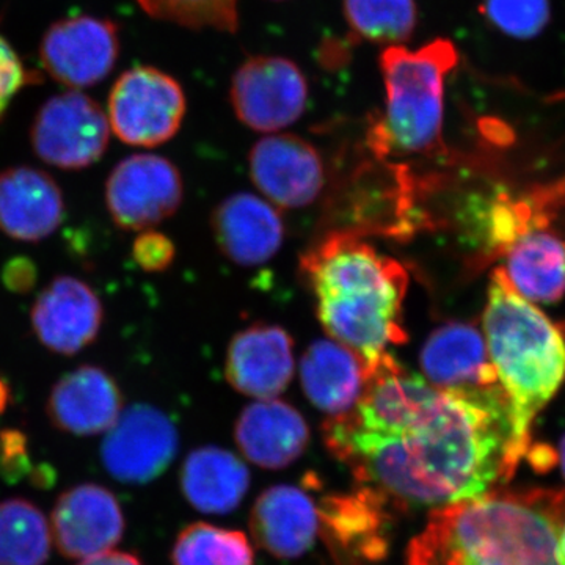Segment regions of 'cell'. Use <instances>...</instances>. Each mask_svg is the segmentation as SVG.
<instances>
[{"mask_svg": "<svg viewBox=\"0 0 565 565\" xmlns=\"http://www.w3.org/2000/svg\"><path fill=\"white\" fill-rule=\"evenodd\" d=\"M178 444V430L169 416L150 404L131 405L104 437V468L117 481L145 484L169 468Z\"/></svg>", "mask_w": 565, "mask_h": 565, "instance_id": "10", "label": "cell"}, {"mask_svg": "<svg viewBox=\"0 0 565 565\" xmlns=\"http://www.w3.org/2000/svg\"><path fill=\"white\" fill-rule=\"evenodd\" d=\"M177 248L166 234L145 230L132 244V258L147 273H162L172 266Z\"/></svg>", "mask_w": 565, "mask_h": 565, "instance_id": "31", "label": "cell"}, {"mask_svg": "<svg viewBox=\"0 0 565 565\" xmlns=\"http://www.w3.org/2000/svg\"><path fill=\"white\" fill-rule=\"evenodd\" d=\"M46 516L31 501L0 503V565H43L50 557Z\"/></svg>", "mask_w": 565, "mask_h": 565, "instance_id": "26", "label": "cell"}, {"mask_svg": "<svg viewBox=\"0 0 565 565\" xmlns=\"http://www.w3.org/2000/svg\"><path fill=\"white\" fill-rule=\"evenodd\" d=\"M3 282L13 292H29L35 286L36 267L28 258H14L2 273Z\"/></svg>", "mask_w": 565, "mask_h": 565, "instance_id": "33", "label": "cell"}, {"mask_svg": "<svg viewBox=\"0 0 565 565\" xmlns=\"http://www.w3.org/2000/svg\"><path fill=\"white\" fill-rule=\"evenodd\" d=\"M79 565H143L137 559L136 556L129 555V553L121 552H106L102 555L87 557L82 559Z\"/></svg>", "mask_w": 565, "mask_h": 565, "instance_id": "34", "label": "cell"}, {"mask_svg": "<svg viewBox=\"0 0 565 565\" xmlns=\"http://www.w3.org/2000/svg\"><path fill=\"white\" fill-rule=\"evenodd\" d=\"M125 519L106 487L82 484L58 498L52 512V534L63 555L73 559L110 552L120 542Z\"/></svg>", "mask_w": 565, "mask_h": 565, "instance_id": "14", "label": "cell"}, {"mask_svg": "<svg viewBox=\"0 0 565 565\" xmlns=\"http://www.w3.org/2000/svg\"><path fill=\"white\" fill-rule=\"evenodd\" d=\"M28 70L22 66L13 47L0 36V118L13 96L29 82Z\"/></svg>", "mask_w": 565, "mask_h": 565, "instance_id": "32", "label": "cell"}, {"mask_svg": "<svg viewBox=\"0 0 565 565\" xmlns=\"http://www.w3.org/2000/svg\"><path fill=\"white\" fill-rule=\"evenodd\" d=\"M65 200L54 178L33 167L0 172V232L20 243H40L57 232Z\"/></svg>", "mask_w": 565, "mask_h": 565, "instance_id": "15", "label": "cell"}, {"mask_svg": "<svg viewBox=\"0 0 565 565\" xmlns=\"http://www.w3.org/2000/svg\"><path fill=\"white\" fill-rule=\"evenodd\" d=\"M256 542L278 557L303 555L319 531V511L303 490L277 486L264 492L250 520Z\"/></svg>", "mask_w": 565, "mask_h": 565, "instance_id": "22", "label": "cell"}, {"mask_svg": "<svg viewBox=\"0 0 565 565\" xmlns=\"http://www.w3.org/2000/svg\"><path fill=\"white\" fill-rule=\"evenodd\" d=\"M503 273L523 299L556 303L565 296V241L530 228L504 252Z\"/></svg>", "mask_w": 565, "mask_h": 565, "instance_id": "23", "label": "cell"}, {"mask_svg": "<svg viewBox=\"0 0 565 565\" xmlns=\"http://www.w3.org/2000/svg\"><path fill=\"white\" fill-rule=\"evenodd\" d=\"M234 435L252 463L270 470L296 462L310 441V430L300 412L277 399L248 405L237 419Z\"/></svg>", "mask_w": 565, "mask_h": 565, "instance_id": "20", "label": "cell"}, {"mask_svg": "<svg viewBox=\"0 0 565 565\" xmlns=\"http://www.w3.org/2000/svg\"><path fill=\"white\" fill-rule=\"evenodd\" d=\"M141 9L158 20L185 28L236 32L237 0H137Z\"/></svg>", "mask_w": 565, "mask_h": 565, "instance_id": "29", "label": "cell"}, {"mask_svg": "<svg viewBox=\"0 0 565 565\" xmlns=\"http://www.w3.org/2000/svg\"><path fill=\"white\" fill-rule=\"evenodd\" d=\"M323 440L364 489L399 508H445L501 489L531 448L501 386L435 388L388 352L367 363L362 397L323 424Z\"/></svg>", "mask_w": 565, "mask_h": 565, "instance_id": "1", "label": "cell"}, {"mask_svg": "<svg viewBox=\"0 0 565 565\" xmlns=\"http://www.w3.org/2000/svg\"><path fill=\"white\" fill-rule=\"evenodd\" d=\"M300 379L311 404L334 418L349 414L362 397L367 362L338 341H316L305 352Z\"/></svg>", "mask_w": 565, "mask_h": 565, "instance_id": "21", "label": "cell"}, {"mask_svg": "<svg viewBox=\"0 0 565 565\" xmlns=\"http://www.w3.org/2000/svg\"><path fill=\"white\" fill-rule=\"evenodd\" d=\"M230 98L237 118L253 131H280L302 117L308 82L288 58L258 55L234 73Z\"/></svg>", "mask_w": 565, "mask_h": 565, "instance_id": "9", "label": "cell"}, {"mask_svg": "<svg viewBox=\"0 0 565 565\" xmlns=\"http://www.w3.org/2000/svg\"><path fill=\"white\" fill-rule=\"evenodd\" d=\"M46 411L63 433L87 437L106 434L125 411V399L107 371L84 364L52 386Z\"/></svg>", "mask_w": 565, "mask_h": 565, "instance_id": "16", "label": "cell"}, {"mask_svg": "<svg viewBox=\"0 0 565 565\" xmlns=\"http://www.w3.org/2000/svg\"><path fill=\"white\" fill-rule=\"evenodd\" d=\"M174 565H253L252 546L239 531L195 523L178 535Z\"/></svg>", "mask_w": 565, "mask_h": 565, "instance_id": "28", "label": "cell"}, {"mask_svg": "<svg viewBox=\"0 0 565 565\" xmlns=\"http://www.w3.org/2000/svg\"><path fill=\"white\" fill-rule=\"evenodd\" d=\"M31 322L44 348L61 355H76L102 332L103 302L88 282L62 275L36 297Z\"/></svg>", "mask_w": 565, "mask_h": 565, "instance_id": "13", "label": "cell"}, {"mask_svg": "<svg viewBox=\"0 0 565 565\" xmlns=\"http://www.w3.org/2000/svg\"><path fill=\"white\" fill-rule=\"evenodd\" d=\"M343 9L355 39L403 46L414 35L415 0H344Z\"/></svg>", "mask_w": 565, "mask_h": 565, "instance_id": "27", "label": "cell"}, {"mask_svg": "<svg viewBox=\"0 0 565 565\" xmlns=\"http://www.w3.org/2000/svg\"><path fill=\"white\" fill-rule=\"evenodd\" d=\"M184 115L181 85L151 66L126 71L110 92V128L132 147H159L173 139Z\"/></svg>", "mask_w": 565, "mask_h": 565, "instance_id": "6", "label": "cell"}, {"mask_svg": "<svg viewBox=\"0 0 565 565\" xmlns=\"http://www.w3.org/2000/svg\"><path fill=\"white\" fill-rule=\"evenodd\" d=\"M559 460H561V467H563V473H564V478H565V435H564L563 441H561Z\"/></svg>", "mask_w": 565, "mask_h": 565, "instance_id": "37", "label": "cell"}, {"mask_svg": "<svg viewBox=\"0 0 565 565\" xmlns=\"http://www.w3.org/2000/svg\"><path fill=\"white\" fill-rule=\"evenodd\" d=\"M482 329L520 440L533 445L535 416L565 381V340L533 302L512 288L503 269L493 270Z\"/></svg>", "mask_w": 565, "mask_h": 565, "instance_id": "4", "label": "cell"}, {"mask_svg": "<svg viewBox=\"0 0 565 565\" xmlns=\"http://www.w3.org/2000/svg\"><path fill=\"white\" fill-rule=\"evenodd\" d=\"M424 379L440 390H484L500 386L490 363L484 334L473 323L438 327L423 345Z\"/></svg>", "mask_w": 565, "mask_h": 565, "instance_id": "18", "label": "cell"}, {"mask_svg": "<svg viewBox=\"0 0 565 565\" xmlns=\"http://www.w3.org/2000/svg\"><path fill=\"white\" fill-rule=\"evenodd\" d=\"M565 490L515 489L435 509L407 565H557Z\"/></svg>", "mask_w": 565, "mask_h": 565, "instance_id": "2", "label": "cell"}, {"mask_svg": "<svg viewBox=\"0 0 565 565\" xmlns=\"http://www.w3.org/2000/svg\"><path fill=\"white\" fill-rule=\"evenodd\" d=\"M457 63L459 52L444 39L416 51L390 46L382 52L385 109L367 129L377 158L444 154L445 82Z\"/></svg>", "mask_w": 565, "mask_h": 565, "instance_id": "5", "label": "cell"}, {"mask_svg": "<svg viewBox=\"0 0 565 565\" xmlns=\"http://www.w3.org/2000/svg\"><path fill=\"white\" fill-rule=\"evenodd\" d=\"M31 139L41 161L62 170L87 169L107 150L109 117L90 96L62 93L41 107Z\"/></svg>", "mask_w": 565, "mask_h": 565, "instance_id": "7", "label": "cell"}, {"mask_svg": "<svg viewBox=\"0 0 565 565\" xmlns=\"http://www.w3.org/2000/svg\"><path fill=\"white\" fill-rule=\"evenodd\" d=\"M184 184L180 170L156 154H132L111 170L106 206L125 232H145L172 217L181 206Z\"/></svg>", "mask_w": 565, "mask_h": 565, "instance_id": "8", "label": "cell"}, {"mask_svg": "<svg viewBox=\"0 0 565 565\" xmlns=\"http://www.w3.org/2000/svg\"><path fill=\"white\" fill-rule=\"evenodd\" d=\"M482 17L505 36L531 40L552 20L550 0H479Z\"/></svg>", "mask_w": 565, "mask_h": 565, "instance_id": "30", "label": "cell"}, {"mask_svg": "<svg viewBox=\"0 0 565 565\" xmlns=\"http://www.w3.org/2000/svg\"><path fill=\"white\" fill-rule=\"evenodd\" d=\"M556 563L557 565H565V522L561 527L559 535H557Z\"/></svg>", "mask_w": 565, "mask_h": 565, "instance_id": "35", "label": "cell"}, {"mask_svg": "<svg viewBox=\"0 0 565 565\" xmlns=\"http://www.w3.org/2000/svg\"><path fill=\"white\" fill-rule=\"evenodd\" d=\"M252 180L275 206L297 210L318 200L326 184V169L319 151L297 136L264 137L253 145Z\"/></svg>", "mask_w": 565, "mask_h": 565, "instance_id": "12", "label": "cell"}, {"mask_svg": "<svg viewBox=\"0 0 565 565\" xmlns=\"http://www.w3.org/2000/svg\"><path fill=\"white\" fill-rule=\"evenodd\" d=\"M120 52L114 22L74 17L55 22L41 41V62L55 81L90 87L109 76Z\"/></svg>", "mask_w": 565, "mask_h": 565, "instance_id": "11", "label": "cell"}, {"mask_svg": "<svg viewBox=\"0 0 565 565\" xmlns=\"http://www.w3.org/2000/svg\"><path fill=\"white\" fill-rule=\"evenodd\" d=\"M212 230L230 262L259 266L280 250L285 225L273 204L252 193H234L215 207Z\"/></svg>", "mask_w": 565, "mask_h": 565, "instance_id": "19", "label": "cell"}, {"mask_svg": "<svg viewBox=\"0 0 565 565\" xmlns=\"http://www.w3.org/2000/svg\"><path fill=\"white\" fill-rule=\"evenodd\" d=\"M381 494L370 489L348 497H332L319 509V530L341 555L374 561L384 555V504Z\"/></svg>", "mask_w": 565, "mask_h": 565, "instance_id": "24", "label": "cell"}, {"mask_svg": "<svg viewBox=\"0 0 565 565\" xmlns=\"http://www.w3.org/2000/svg\"><path fill=\"white\" fill-rule=\"evenodd\" d=\"M250 475L243 460L217 446L195 449L181 470V487L193 508L225 514L243 501Z\"/></svg>", "mask_w": 565, "mask_h": 565, "instance_id": "25", "label": "cell"}, {"mask_svg": "<svg viewBox=\"0 0 565 565\" xmlns=\"http://www.w3.org/2000/svg\"><path fill=\"white\" fill-rule=\"evenodd\" d=\"M7 401H9V390H7V386L0 381V411L6 407Z\"/></svg>", "mask_w": 565, "mask_h": 565, "instance_id": "36", "label": "cell"}, {"mask_svg": "<svg viewBox=\"0 0 565 565\" xmlns=\"http://www.w3.org/2000/svg\"><path fill=\"white\" fill-rule=\"evenodd\" d=\"M327 333L373 362L392 344L405 343L403 305L408 275L351 233H334L302 262Z\"/></svg>", "mask_w": 565, "mask_h": 565, "instance_id": "3", "label": "cell"}, {"mask_svg": "<svg viewBox=\"0 0 565 565\" xmlns=\"http://www.w3.org/2000/svg\"><path fill=\"white\" fill-rule=\"evenodd\" d=\"M226 381L237 392L255 399H275L294 375L292 340L275 326H253L230 343Z\"/></svg>", "mask_w": 565, "mask_h": 565, "instance_id": "17", "label": "cell"}]
</instances>
